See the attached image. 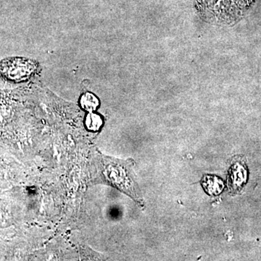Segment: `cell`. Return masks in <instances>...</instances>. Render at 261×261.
I'll list each match as a JSON object with an SVG mask.
<instances>
[{
    "label": "cell",
    "mask_w": 261,
    "mask_h": 261,
    "mask_svg": "<svg viewBox=\"0 0 261 261\" xmlns=\"http://www.w3.org/2000/svg\"><path fill=\"white\" fill-rule=\"evenodd\" d=\"M247 168L242 161H235L228 170V187L231 194H237L245 187L247 181Z\"/></svg>",
    "instance_id": "277c9868"
},
{
    "label": "cell",
    "mask_w": 261,
    "mask_h": 261,
    "mask_svg": "<svg viewBox=\"0 0 261 261\" xmlns=\"http://www.w3.org/2000/svg\"><path fill=\"white\" fill-rule=\"evenodd\" d=\"M134 167L133 159H115L96 150L92 153L91 182L115 187L128 195L137 205L144 207L145 202Z\"/></svg>",
    "instance_id": "6da1fadb"
},
{
    "label": "cell",
    "mask_w": 261,
    "mask_h": 261,
    "mask_svg": "<svg viewBox=\"0 0 261 261\" xmlns=\"http://www.w3.org/2000/svg\"><path fill=\"white\" fill-rule=\"evenodd\" d=\"M201 185L206 193L211 196L219 195L225 189L224 181L215 175H205L202 178Z\"/></svg>",
    "instance_id": "5b68a950"
},
{
    "label": "cell",
    "mask_w": 261,
    "mask_h": 261,
    "mask_svg": "<svg viewBox=\"0 0 261 261\" xmlns=\"http://www.w3.org/2000/svg\"><path fill=\"white\" fill-rule=\"evenodd\" d=\"M197 10L211 23L229 25L238 22L255 0H195Z\"/></svg>",
    "instance_id": "7a4b0ae2"
},
{
    "label": "cell",
    "mask_w": 261,
    "mask_h": 261,
    "mask_svg": "<svg viewBox=\"0 0 261 261\" xmlns=\"http://www.w3.org/2000/svg\"><path fill=\"white\" fill-rule=\"evenodd\" d=\"M37 68V63L32 60L9 57L0 61V78L10 83H22L30 80Z\"/></svg>",
    "instance_id": "3957f363"
},
{
    "label": "cell",
    "mask_w": 261,
    "mask_h": 261,
    "mask_svg": "<svg viewBox=\"0 0 261 261\" xmlns=\"http://www.w3.org/2000/svg\"><path fill=\"white\" fill-rule=\"evenodd\" d=\"M81 105L86 111L92 113L97 109L98 106H99V101L93 94L87 93L82 96V99H81Z\"/></svg>",
    "instance_id": "8992f818"
},
{
    "label": "cell",
    "mask_w": 261,
    "mask_h": 261,
    "mask_svg": "<svg viewBox=\"0 0 261 261\" xmlns=\"http://www.w3.org/2000/svg\"><path fill=\"white\" fill-rule=\"evenodd\" d=\"M102 125V120L100 116L92 112L89 113L86 118V126L89 130L95 132V130H99Z\"/></svg>",
    "instance_id": "52a82bcc"
}]
</instances>
